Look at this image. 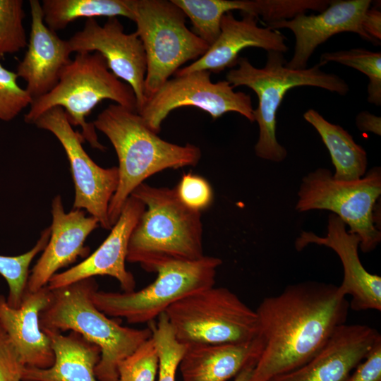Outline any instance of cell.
Returning <instances> with one entry per match:
<instances>
[{
    "instance_id": "7402d4cb",
    "label": "cell",
    "mask_w": 381,
    "mask_h": 381,
    "mask_svg": "<svg viewBox=\"0 0 381 381\" xmlns=\"http://www.w3.org/2000/svg\"><path fill=\"white\" fill-rule=\"evenodd\" d=\"M263 348L260 335L242 343L187 344L179 367L182 381H227L255 365Z\"/></svg>"
},
{
    "instance_id": "ac0fdd59",
    "label": "cell",
    "mask_w": 381,
    "mask_h": 381,
    "mask_svg": "<svg viewBox=\"0 0 381 381\" xmlns=\"http://www.w3.org/2000/svg\"><path fill=\"white\" fill-rule=\"evenodd\" d=\"M51 212L49 239L30 271L26 290L29 292L46 286L59 270L73 263L78 257H87L90 248L85 246V240L99 226L98 220L87 217L83 210L66 212L60 195L53 199Z\"/></svg>"
},
{
    "instance_id": "9c48e42d",
    "label": "cell",
    "mask_w": 381,
    "mask_h": 381,
    "mask_svg": "<svg viewBox=\"0 0 381 381\" xmlns=\"http://www.w3.org/2000/svg\"><path fill=\"white\" fill-rule=\"evenodd\" d=\"M164 313L176 339L185 344L242 343L258 335L255 310L226 287L193 293Z\"/></svg>"
},
{
    "instance_id": "603a6c76",
    "label": "cell",
    "mask_w": 381,
    "mask_h": 381,
    "mask_svg": "<svg viewBox=\"0 0 381 381\" xmlns=\"http://www.w3.org/2000/svg\"><path fill=\"white\" fill-rule=\"evenodd\" d=\"M45 333L51 339L54 363L47 368L25 366L22 381H98L95 367L101 356L99 346L75 332L67 335Z\"/></svg>"
},
{
    "instance_id": "f546056e",
    "label": "cell",
    "mask_w": 381,
    "mask_h": 381,
    "mask_svg": "<svg viewBox=\"0 0 381 381\" xmlns=\"http://www.w3.org/2000/svg\"><path fill=\"white\" fill-rule=\"evenodd\" d=\"M24 18L23 1L0 0V59L27 47Z\"/></svg>"
},
{
    "instance_id": "d4e9b609",
    "label": "cell",
    "mask_w": 381,
    "mask_h": 381,
    "mask_svg": "<svg viewBox=\"0 0 381 381\" xmlns=\"http://www.w3.org/2000/svg\"><path fill=\"white\" fill-rule=\"evenodd\" d=\"M41 6L44 22L54 32L80 18L123 16L133 20L131 0H43Z\"/></svg>"
},
{
    "instance_id": "83f0119b",
    "label": "cell",
    "mask_w": 381,
    "mask_h": 381,
    "mask_svg": "<svg viewBox=\"0 0 381 381\" xmlns=\"http://www.w3.org/2000/svg\"><path fill=\"white\" fill-rule=\"evenodd\" d=\"M337 62L363 73L369 78L368 102L376 106L381 104V53L362 48L325 52L320 55L319 64L324 66Z\"/></svg>"
},
{
    "instance_id": "8992f818",
    "label": "cell",
    "mask_w": 381,
    "mask_h": 381,
    "mask_svg": "<svg viewBox=\"0 0 381 381\" xmlns=\"http://www.w3.org/2000/svg\"><path fill=\"white\" fill-rule=\"evenodd\" d=\"M105 99L137 111L133 89L111 73L99 53H76L63 70L56 86L32 102L24 121L33 124L44 112L61 107L71 126L81 128L83 139L92 147L104 151L106 147L99 142L94 124L87 122L86 117Z\"/></svg>"
},
{
    "instance_id": "d6a6232c",
    "label": "cell",
    "mask_w": 381,
    "mask_h": 381,
    "mask_svg": "<svg viewBox=\"0 0 381 381\" xmlns=\"http://www.w3.org/2000/svg\"><path fill=\"white\" fill-rule=\"evenodd\" d=\"M179 200L188 207L201 212L210 206L214 194L211 185L203 177L184 174L175 187Z\"/></svg>"
},
{
    "instance_id": "cb8c5ba5",
    "label": "cell",
    "mask_w": 381,
    "mask_h": 381,
    "mask_svg": "<svg viewBox=\"0 0 381 381\" xmlns=\"http://www.w3.org/2000/svg\"><path fill=\"white\" fill-rule=\"evenodd\" d=\"M303 118L317 131L329 151L335 169L334 179L353 181L365 174L366 152L346 130L339 125L330 123L313 109L307 110Z\"/></svg>"
},
{
    "instance_id": "ffe728a7",
    "label": "cell",
    "mask_w": 381,
    "mask_h": 381,
    "mask_svg": "<svg viewBox=\"0 0 381 381\" xmlns=\"http://www.w3.org/2000/svg\"><path fill=\"white\" fill-rule=\"evenodd\" d=\"M236 19L232 12L226 13L221 19L220 32L206 53L190 65L179 68L175 75L205 70L218 73L236 66L239 53L248 47L261 48L267 52H286L289 48L286 37L277 30L258 25L257 17L242 13Z\"/></svg>"
},
{
    "instance_id": "3957f363",
    "label": "cell",
    "mask_w": 381,
    "mask_h": 381,
    "mask_svg": "<svg viewBox=\"0 0 381 381\" xmlns=\"http://www.w3.org/2000/svg\"><path fill=\"white\" fill-rule=\"evenodd\" d=\"M131 195L141 200L145 209L131 234L126 262L156 273L169 263L205 255L201 212L186 206L175 188L143 183Z\"/></svg>"
},
{
    "instance_id": "6da1fadb",
    "label": "cell",
    "mask_w": 381,
    "mask_h": 381,
    "mask_svg": "<svg viewBox=\"0 0 381 381\" xmlns=\"http://www.w3.org/2000/svg\"><path fill=\"white\" fill-rule=\"evenodd\" d=\"M349 308L338 286L315 281L265 298L255 310L264 348L250 381H268L308 362L346 322Z\"/></svg>"
},
{
    "instance_id": "5b68a950",
    "label": "cell",
    "mask_w": 381,
    "mask_h": 381,
    "mask_svg": "<svg viewBox=\"0 0 381 381\" xmlns=\"http://www.w3.org/2000/svg\"><path fill=\"white\" fill-rule=\"evenodd\" d=\"M284 53L267 52L263 68H256L246 57H238L235 68L230 69L226 80L233 86H246L253 90L258 99L253 110L255 121L259 128V136L254 147L259 158L280 162L287 156V151L276 135L277 114L286 92L300 86H313L345 95L348 84L339 76L321 70V64L304 69H291L286 66Z\"/></svg>"
},
{
    "instance_id": "1f68e13d",
    "label": "cell",
    "mask_w": 381,
    "mask_h": 381,
    "mask_svg": "<svg viewBox=\"0 0 381 381\" xmlns=\"http://www.w3.org/2000/svg\"><path fill=\"white\" fill-rule=\"evenodd\" d=\"M18 76L0 64V120L10 121L32 102L18 83Z\"/></svg>"
},
{
    "instance_id": "7c38bea8",
    "label": "cell",
    "mask_w": 381,
    "mask_h": 381,
    "mask_svg": "<svg viewBox=\"0 0 381 381\" xmlns=\"http://www.w3.org/2000/svg\"><path fill=\"white\" fill-rule=\"evenodd\" d=\"M33 124L52 133L66 152L75 187L73 209L87 212L102 228L110 230L108 211L119 183L118 167L103 168L90 158L82 145L85 140L73 129L61 107L44 112Z\"/></svg>"
},
{
    "instance_id": "9a60e30c",
    "label": "cell",
    "mask_w": 381,
    "mask_h": 381,
    "mask_svg": "<svg viewBox=\"0 0 381 381\" xmlns=\"http://www.w3.org/2000/svg\"><path fill=\"white\" fill-rule=\"evenodd\" d=\"M309 244L329 248L339 256L344 277L338 289L344 296H351L349 307L352 310H381V277L368 272L363 266L358 255L360 238L348 231L339 217L333 213L329 214L325 236L302 231L294 243L298 251Z\"/></svg>"
},
{
    "instance_id": "4dcf8cb0",
    "label": "cell",
    "mask_w": 381,
    "mask_h": 381,
    "mask_svg": "<svg viewBox=\"0 0 381 381\" xmlns=\"http://www.w3.org/2000/svg\"><path fill=\"white\" fill-rule=\"evenodd\" d=\"M158 363L157 351L151 337L120 363L116 381H155Z\"/></svg>"
},
{
    "instance_id": "f1b7e54d",
    "label": "cell",
    "mask_w": 381,
    "mask_h": 381,
    "mask_svg": "<svg viewBox=\"0 0 381 381\" xmlns=\"http://www.w3.org/2000/svg\"><path fill=\"white\" fill-rule=\"evenodd\" d=\"M152 322L149 324L158 355L157 381H176V371L187 344L176 339L164 313L158 317L157 322Z\"/></svg>"
},
{
    "instance_id": "5bb4252c",
    "label": "cell",
    "mask_w": 381,
    "mask_h": 381,
    "mask_svg": "<svg viewBox=\"0 0 381 381\" xmlns=\"http://www.w3.org/2000/svg\"><path fill=\"white\" fill-rule=\"evenodd\" d=\"M370 0L330 1L319 14L301 13L294 18L267 24L273 30L287 28L294 35L296 44L292 58L286 63L291 69L306 68L307 63L315 49L333 35L353 32L373 44H380L362 28L363 16L370 8Z\"/></svg>"
},
{
    "instance_id": "74e56055",
    "label": "cell",
    "mask_w": 381,
    "mask_h": 381,
    "mask_svg": "<svg viewBox=\"0 0 381 381\" xmlns=\"http://www.w3.org/2000/svg\"><path fill=\"white\" fill-rule=\"evenodd\" d=\"M255 365H249L243 368L236 376L234 381H250Z\"/></svg>"
},
{
    "instance_id": "ba28073f",
    "label": "cell",
    "mask_w": 381,
    "mask_h": 381,
    "mask_svg": "<svg viewBox=\"0 0 381 381\" xmlns=\"http://www.w3.org/2000/svg\"><path fill=\"white\" fill-rule=\"evenodd\" d=\"M381 195V169L375 167L358 180L341 181L330 170L318 168L302 179L295 209L330 211L360 238L361 250L369 253L381 241L376 203Z\"/></svg>"
},
{
    "instance_id": "8fae6325",
    "label": "cell",
    "mask_w": 381,
    "mask_h": 381,
    "mask_svg": "<svg viewBox=\"0 0 381 381\" xmlns=\"http://www.w3.org/2000/svg\"><path fill=\"white\" fill-rule=\"evenodd\" d=\"M208 71H196L175 75L166 81L144 104L138 112L147 126L156 133L167 116L177 108L195 107L208 113L213 119L227 112H236L255 122L251 97L235 92L226 80L214 83Z\"/></svg>"
},
{
    "instance_id": "8d00e7d4",
    "label": "cell",
    "mask_w": 381,
    "mask_h": 381,
    "mask_svg": "<svg viewBox=\"0 0 381 381\" xmlns=\"http://www.w3.org/2000/svg\"><path fill=\"white\" fill-rule=\"evenodd\" d=\"M357 128L363 132L381 134V118L367 111H361L356 117Z\"/></svg>"
},
{
    "instance_id": "52a82bcc",
    "label": "cell",
    "mask_w": 381,
    "mask_h": 381,
    "mask_svg": "<svg viewBox=\"0 0 381 381\" xmlns=\"http://www.w3.org/2000/svg\"><path fill=\"white\" fill-rule=\"evenodd\" d=\"M133 21L146 54V100L185 63L204 55L210 46L186 23L172 0H131Z\"/></svg>"
},
{
    "instance_id": "277c9868",
    "label": "cell",
    "mask_w": 381,
    "mask_h": 381,
    "mask_svg": "<svg viewBox=\"0 0 381 381\" xmlns=\"http://www.w3.org/2000/svg\"><path fill=\"white\" fill-rule=\"evenodd\" d=\"M98 289L94 277L50 290V300L40 313L43 332L79 333L101 350L95 367L98 381H116L120 363L152 337L150 327L136 329L121 325L95 305Z\"/></svg>"
},
{
    "instance_id": "e0dca14e",
    "label": "cell",
    "mask_w": 381,
    "mask_h": 381,
    "mask_svg": "<svg viewBox=\"0 0 381 381\" xmlns=\"http://www.w3.org/2000/svg\"><path fill=\"white\" fill-rule=\"evenodd\" d=\"M380 339L379 332L368 325L344 323L310 360L268 381H346Z\"/></svg>"
},
{
    "instance_id": "2e32d148",
    "label": "cell",
    "mask_w": 381,
    "mask_h": 381,
    "mask_svg": "<svg viewBox=\"0 0 381 381\" xmlns=\"http://www.w3.org/2000/svg\"><path fill=\"white\" fill-rule=\"evenodd\" d=\"M145 209L141 200L130 195L102 243L81 262L55 274L47 285L49 289L95 276H109L119 282L123 291H134V276L126 267L127 250L131 234Z\"/></svg>"
},
{
    "instance_id": "4316f807",
    "label": "cell",
    "mask_w": 381,
    "mask_h": 381,
    "mask_svg": "<svg viewBox=\"0 0 381 381\" xmlns=\"http://www.w3.org/2000/svg\"><path fill=\"white\" fill-rule=\"evenodd\" d=\"M50 233V226L44 229L33 248L23 254L0 255V274L8 286L6 301L11 307L16 308L20 306L27 290L30 265L35 257L45 248Z\"/></svg>"
},
{
    "instance_id": "d6986e66",
    "label": "cell",
    "mask_w": 381,
    "mask_h": 381,
    "mask_svg": "<svg viewBox=\"0 0 381 381\" xmlns=\"http://www.w3.org/2000/svg\"><path fill=\"white\" fill-rule=\"evenodd\" d=\"M31 23L27 50L16 68L26 83L25 90L32 101L50 92L58 83L72 52L68 40L61 39L44 23L41 2L29 1Z\"/></svg>"
},
{
    "instance_id": "44dd1931",
    "label": "cell",
    "mask_w": 381,
    "mask_h": 381,
    "mask_svg": "<svg viewBox=\"0 0 381 381\" xmlns=\"http://www.w3.org/2000/svg\"><path fill=\"white\" fill-rule=\"evenodd\" d=\"M50 300L47 286L34 292H25L18 308L8 306L0 295V325L8 335L25 366L51 367L54 353L50 338L40 325V313Z\"/></svg>"
},
{
    "instance_id": "484cf974",
    "label": "cell",
    "mask_w": 381,
    "mask_h": 381,
    "mask_svg": "<svg viewBox=\"0 0 381 381\" xmlns=\"http://www.w3.org/2000/svg\"><path fill=\"white\" fill-rule=\"evenodd\" d=\"M188 18L192 31L209 46L220 32L222 17L227 12L238 10L250 14L253 0H172Z\"/></svg>"
},
{
    "instance_id": "e575fe53",
    "label": "cell",
    "mask_w": 381,
    "mask_h": 381,
    "mask_svg": "<svg viewBox=\"0 0 381 381\" xmlns=\"http://www.w3.org/2000/svg\"><path fill=\"white\" fill-rule=\"evenodd\" d=\"M346 381H381V339L376 342Z\"/></svg>"
},
{
    "instance_id": "7a4b0ae2",
    "label": "cell",
    "mask_w": 381,
    "mask_h": 381,
    "mask_svg": "<svg viewBox=\"0 0 381 381\" xmlns=\"http://www.w3.org/2000/svg\"><path fill=\"white\" fill-rule=\"evenodd\" d=\"M92 123L109 140L119 159V183L108 211L111 226L132 192L147 178L167 169L194 167L202 156L195 145L163 140L136 111L117 104L103 109Z\"/></svg>"
},
{
    "instance_id": "d590c367",
    "label": "cell",
    "mask_w": 381,
    "mask_h": 381,
    "mask_svg": "<svg viewBox=\"0 0 381 381\" xmlns=\"http://www.w3.org/2000/svg\"><path fill=\"white\" fill-rule=\"evenodd\" d=\"M362 28L368 35L380 42L381 12L377 8L367 10L362 20Z\"/></svg>"
},
{
    "instance_id": "30bf717a",
    "label": "cell",
    "mask_w": 381,
    "mask_h": 381,
    "mask_svg": "<svg viewBox=\"0 0 381 381\" xmlns=\"http://www.w3.org/2000/svg\"><path fill=\"white\" fill-rule=\"evenodd\" d=\"M220 258L204 255L187 262H174L160 267L155 281L139 291H95L92 300L109 317L124 318L129 324L152 322L174 303L197 291L214 286Z\"/></svg>"
},
{
    "instance_id": "836d02e7",
    "label": "cell",
    "mask_w": 381,
    "mask_h": 381,
    "mask_svg": "<svg viewBox=\"0 0 381 381\" xmlns=\"http://www.w3.org/2000/svg\"><path fill=\"white\" fill-rule=\"evenodd\" d=\"M25 367L18 351L0 325V381H22Z\"/></svg>"
},
{
    "instance_id": "4fadbf2b",
    "label": "cell",
    "mask_w": 381,
    "mask_h": 381,
    "mask_svg": "<svg viewBox=\"0 0 381 381\" xmlns=\"http://www.w3.org/2000/svg\"><path fill=\"white\" fill-rule=\"evenodd\" d=\"M68 42L72 53H99L111 73L131 87L136 97L137 112L140 111L146 102L147 60L143 44L135 32L126 33L117 17L108 18L103 25L89 18Z\"/></svg>"
}]
</instances>
